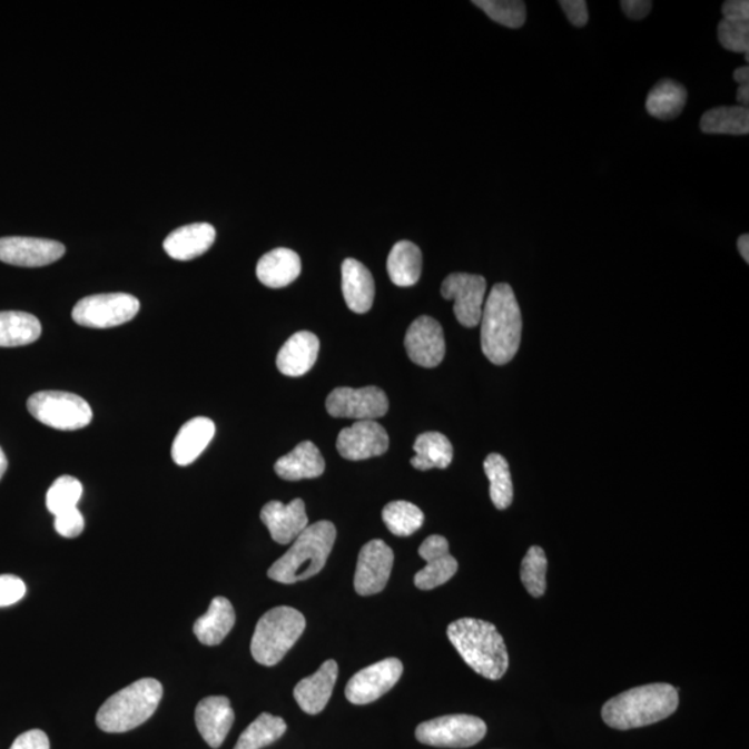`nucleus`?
Segmentation results:
<instances>
[{
	"label": "nucleus",
	"instance_id": "4be33fe9",
	"mask_svg": "<svg viewBox=\"0 0 749 749\" xmlns=\"http://www.w3.org/2000/svg\"><path fill=\"white\" fill-rule=\"evenodd\" d=\"M216 435V424L206 416L190 420L179 430L173 443L171 457L179 466L195 463Z\"/></svg>",
	"mask_w": 749,
	"mask_h": 749
},
{
	"label": "nucleus",
	"instance_id": "aec40b11",
	"mask_svg": "<svg viewBox=\"0 0 749 749\" xmlns=\"http://www.w3.org/2000/svg\"><path fill=\"white\" fill-rule=\"evenodd\" d=\"M337 674H339V667L334 659H328L321 664L317 672L298 681L293 691L298 707L308 714L323 712L334 692Z\"/></svg>",
	"mask_w": 749,
	"mask_h": 749
},
{
	"label": "nucleus",
	"instance_id": "412c9836",
	"mask_svg": "<svg viewBox=\"0 0 749 749\" xmlns=\"http://www.w3.org/2000/svg\"><path fill=\"white\" fill-rule=\"evenodd\" d=\"M214 240H216V229L211 224H189L167 236L165 250L174 260L189 262L205 255Z\"/></svg>",
	"mask_w": 749,
	"mask_h": 749
},
{
	"label": "nucleus",
	"instance_id": "f8f14e48",
	"mask_svg": "<svg viewBox=\"0 0 749 749\" xmlns=\"http://www.w3.org/2000/svg\"><path fill=\"white\" fill-rule=\"evenodd\" d=\"M403 670V663L397 658H386L369 664L348 680L345 691L347 700L354 706H367L380 700L397 684Z\"/></svg>",
	"mask_w": 749,
	"mask_h": 749
},
{
	"label": "nucleus",
	"instance_id": "2f4dec72",
	"mask_svg": "<svg viewBox=\"0 0 749 749\" xmlns=\"http://www.w3.org/2000/svg\"><path fill=\"white\" fill-rule=\"evenodd\" d=\"M700 127L703 134L747 135L749 132L748 107H717L702 116Z\"/></svg>",
	"mask_w": 749,
	"mask_h": 749
},
{
	"label": "nucleus",
	"instance_id": "f704fd0d",
	"mask_svg": "<svg viewBox=\"0 0 749 749\" xmlns=\"http://www.w3.org/2000/svg\"><path fill=\"white\" fill-rule=\"evenodd\" d=\"M383 522L394 536L407 538L424 525L425 515L408 501H393L382 511Z\"/></svg>",
	"mask_w": 749,
	"mask_h": 749
},
{
	"label": "nucleus",
	"instance_id": "cd10ccee",
	"mask_svg": "<svg viewBox=\"0 0 749 749\" xmlns=\"http://www.w3.org/2000/svg\"><path fill=\"white\" fill-rule=\"evenodd\" d=\"M411 465L418 471L446 470L453 463L454 450L449 438L438 432L422 433L414 443Z\"/></svg>",
	"mask_w": 749,
	"mask_h": 749
},
{
	"label": "nucleus",
	"instance_id": "8fccbe9b",
	"mask_svg": "<svg viewBox=\"0 0 749 749\" xmlns=\"http://www.w3.org/2000/svg\"><path fill=\"white\" fill-rule=\"evenodd\" d=\"M6 471H8V459H6L2 447H0V481H2Z\"/></svg>",
	"mask_w": 749,
	"mask_h": 749
},
{
	"label": "nucleus",
	"instance_id": "4c0bfd02",
	"mask_svg": "<svg viewBox=\"0 0 749 749\" xmlns=\"http://www.w3.org/2000/svg\"><path fill=\"white\" fill-rule=\"evenodd\" d=\"M473 4L501 26L520 28L525 24L526 4L520 0H475Z\"/></svg>",
	"mask_w": 749,
	"mask_h": 749
},
{
	"label": "nucleus",
	"instance_id": "7ed1b4c3",
	"mask_svg": "<svg viewBox=\"0 0 749 749\" xmlns=\"http://www.w3.org/2000/svg\"><path fill=\"white\" fill-rule=\"evenodd\" d=\"M679 707L678 690L664 683L647 684L611 698L602 707V719L612 729L630 730L661 722Z\"/></svg>",
	"mask_w": 749,
	"mask_h": 749
},
{
	"label": "nucleus",
	"instance_id": "37998d69",
	"mask_svg": "<svg viewBox=\"0 0 749 749\" xmlns=\"http://www.w3.org/2000/svg\"><path fill=\"white\" fill-rule=\"evenodd\" d=\"M10 749H50V742L45 731L33 729L17 737Z\"/></svg>",
	"mask_w": 749,
	"mask_h": 749
},
{
	"label": "nucleus",
	"instance_id": "7c9ffc66",
	"mask_svg": "<svg viewBox=\"0 0 749 749\" xmlns=\"http://www.w3.org/2000/svg\"><path fill=\"white\" fill-rule=\"evenodd\" d=\"M687 101V91L681 83L672 80H662L651 89L647 98V111L659 120H673L683 111Z\"/></svg>",
	"mask_w": 749,
	"mask_h": 749
},
{
	"label": "nucleus",
	"instance_id": "dca6fc26",
	"mask_svg": "<svg viewBox=\"0 0 749 749\" xmlns=\"http://www.w3.org/2000/svg\"><path fill=\"white\" fill-rule=\"evenodd\" d=\"M336 449L348 461L380 457L388 449L387 432L376 421H357L339 433Z\"/></svg>",
	"mask_w": 749,
	"mask_h": 749
},
{
	"label": "nucleus",
	"instance_id": "423d86ee",
	"mask_svg": "<svg viewBox=\"0 0 749 749\" xmlns=\"http://www.w3.org/2000/svg\"><path fill=\"white\" fill-rule=\"evenodd\" d=\"M306 630V618L292 607H277L264 613L253 634L250 650L255 661L275 667Z\"/></svg>",
	"mask_w": 749,
	"mask_h": 749
},
{
	"label": "nucleus",
	"instance_id": "09e8293b",
	"mask_svg": "<svg viewBox=\"0 0 749 749\" xmlns=\"http://www.w3.org/2000/svg\"><path fill=\"white\" fill-rule=\"evenodd\" d=\"M737 100H739V104L742 107H748V104H749V86H748V83H745V86H740L739 91H737Z\"/></svg>",
	"mask_w": 749,
	"mask_h": 749
},
{
	"label": "nucleus",
	"instance_id": "ddd939ff",
	"mask_svg": "<svg viewBox=\"0 0 749 749\" xmlns=\"http://www.w3.org/2000/svg\"><path fill=\"white\" fill-rule=\"evenodd\" d=\"M393 550L383 540H371L359 551L354 588L363 597L381 593L391 578Z\"/></svg>",
	"mask_w": 749,
	"mask_h": 749
},
{
	"label": "nucleus",
	"instance_id": "4468645a",
	"mask_svg": "<svg viewBox=\"0 0 749 749\" xmlns=\"http://www.w3.org/2000/svg\"><path fill=\"white\" fill-rule=\"evenodd\" d=\"M66 253L60 242L8 236L0 238V262L16 267H45L58 262Z\"/></svg>",
	"mask_w": 749,
	"mask_h": 749
},
{
	"label": "nucleus",
	"instance_id": "f257e3e1",
	"mask_svg": "<svg viewBox=\"0 0 749 749\" xmlns=\"http://www.w3.org/2000/svg\"><path fill=\"white\" fill-rule=\"evenodd\" d=\"M482 351L490 363L509 364L520 351L522 314L514 289L497 284L483 306L481 319Z\"/></svg>",
	"mask_w": 749,
	"mask_h": 749
},
{
	"label": "nucleus",
	"instance_id": "c03bdc74",
	"mask_svg": "<svg viewBox=\"0 0 749 749\" xmlns=\"http://www.w3.org/2000/svg\"><path fill=\"white\" fill-rule=\"evenodd\" d=\"M621 8L629 19L643 20L650 14L652 2L650 0H623Z\"/></svg>",
	"mask_w": 749,
	"mask_h": 749
},
{
	"label": "nucleus",
	"instance_id": "9b49d317",
	"mask_svg": "<svg viewBox=\"0 0 749 749\" xmlns=\"http://www.w3.org/2000/svg\"><path fill=\"white\" fill-rule=\"evenodd\" d=\"M487 282L482 275L455 273L442 284V296L454 300V314L465 328L481 324Z\"/></svg>",
	"mask_w": 749,
	"mask_h": 749
},
{
	"label": "nucleus",
	"instance_id": "c9c22d12",
	"mask_svg": "<svg viewBox=\"0 0 749 749\" xmlns=\"http://www.w3.org/2000/svg\"><path fill=\"white\" fill-rule=\"evenodd\" d=\"M548 563V556L539 545L529 549L525 559L522 561L521 580L528 593L534 599L544 595L545 589H548V582H545Z\"/></svg>",
	"mask_w": 749,
	"mask_h": 749
},
{
	"label": "nucleus",
	"instance_id": "473e14b6",
	"mask_svg": "<svg viewBox=\"0 0 749 749\" xmlns=\"http://www.w3.org/2000/svg\"><path fill=\"white\" fill-rule=\"evenodd\" d=\"M484 472L490 482V499H492L495 509L506 510L514 500V486L509 463L503 455L493 453L484 460Z\"/></svg>",
	"mask_w": 749,
	"mask_h": 749
},
{
	"label": "nucleus",
	"instance_id": "b1692460",
	"mask_svg": "<svg viewBox=\"0 0 749 749\" xmlns=\"http://www.w3.org/2000/svg\"><path fill=\"white\" fill-rule=\"evenodd\" d=\"M342 290L347 307L353 313L365 314L373 307L375 282L373 274L364 264L346 258L342 266Z\"/></svg>",
	"mask_w": 749,
	"mask_h": 749
},
{
	"label": "nucleus",
	"instance_id": "f03ea898",
	"mask_svg": "<svg viewBox=\"0 0 749 749\" xmlns=\"http://www.w3.org/2000/svg\"><path fill=\"white\" fill-rule=\"evenodd\" d=\"M447 638L461 658L477 674L500 680L510 667L503 635L493 623L463 618L449 624Z\"/></svg>",
	"mask_w": 749,
	"mask_h": 749
},
{
	"label": "nucleus",
	"instance_id": "79ce46f5",
	"mask_svg": "<svg viewBox=\"0 0 749 749\" xmlns=\"http://www.w3.org/2000/svg\"><path fill=\"white\" fill-rule=\"evenodd\" d=\"M560 6L574 27H584L589 21L588 3L584 0H561Z\"/></svg>",
	"mask_w": 749,
	"mask_h": 749
},
{
	"label": "nucleus",
	"instance_id": "9d476101",
	"mask_svg": "<svg viewBox=\"0 0 749 749\" xmlns=\"http://www.w3.org/2000/svg\"><path fill=\"white\" fill-rule=\"evenodd\" d=\"M326 411L334 418L375 421L386 415L388 400L380 387H337L326 398Z\"/></svg>",
	"mask_w": 749,
	"mask_h": 749
},
{
	"label": "nucleus",
	"instance_id": "39448f33",
	"mask_svg": "<svg viewBox=\"0 0 749 749\" xmlns=\"http://www.w3.org/2000/svg\"><path fill=\"white\" fill-rule=\"evenodd\" d=\"M162 698L156 679H140L111 696L96 714V723L106 733H127L154 717Z\"/></svg>",
	"mask_w": 749,
	"mask_h": 749
},
{
	"label": "nucleus",
	"instance_id": "49530a36",
	"mask_svg": "<svg viewBox=\"0 0 749 749\" xmlns=\"http://www.w3.org/2000/svg\"><path fill=\"white\" fill-rule=\"evenodd\" d=\"M737 246H739V252L742 258H745L746 263H749V236L748 234L741 235L739 242H737Z\"/></svg>",
	"mask_w": 749,
	"mask_h": 749
},
{
	"label": "nucleus",
	"instance_id": "bb28decb",
	"mask_svg": "<svg viewBox=\"0 0 749 749\" xmlns=\"http://www.w3.org/2000/svg\"><path fill=\"white\" fill-rule=\"evenodd\" d=\"M235 621V610L230 601L225 597H216L205 615L195 622L194 632L201 644L218 645L233 630Z\"/></svg>",
	"mask_w": 749,
	"mask_h": 749
},
{
	"label": "nucleus",
	"instance_id": "1a4fd4ad",
	"mask_svg": "<svg viewBox=\"0 0 749 749\" xmlns=\"http://www.w3.org/2000/svg\"><path fill=\"white\" fill-rule=\"evenodd\" d=\"M137 297L127 293H104L83 297L72 309V319L87 328L107 329L129 323L139 313Z\"/></svg>",
	"mask_w": 749,
	"mask_h": 749
},
{
	"label": "nucleus",
	"instance_id": "20e7f679",
	"mask_svg": "<svg viewBox=\"0 0 749 749\" xmlns=\"http://www.w3.org/2000/svg\"><path fill=\"white\" fill-rule=\"evenodd\" d=\"M336 528L329 521H319L306 528L292 548L268 569V578L282 584H293L323 571L334 549Z\"/></svg>",
	"mask_w": 749,
	"mask_h": 749
},
{
	"label": "nucleus",
	"instance_id": "c85d7f7f",
	"mask_svg": "<svg viewBox=\"0 0 749 749\" xmlns=\"http://www.w3.org/2000/svg\"><path fill=\"white\" fill-rule=\"evenodd\" d=\"M387 273L394 285L414 286L422 274V252L410 240L397 242L387 258Z\"/></svg>",
	"mask_w": 749,
	"mask_h": 749
},
{
	"label": "nucleus",
	"instance_id": "5701e85b",
	"mask_svg": "<svg viewBox=\"0 0 749 749\" xmlns=\"http://www.w3.org/2000/svg\"><path fill=\"white\" fill-rule=\"evenodd\" d=\"M318 353V337L312 332H297L282 346L277 357V367L280 374L286 376H303L317 363Z\"/></svg>",
	"mask_w": 749,
	"mask_h": 749
},
{
	"label": "nucleus",
	"instance_id": "de8ad7c7",
	"mask_svg": "<svg viewBox=\"0 0 749 749\" xmlns=\"http://www.w3.org/2000/svg\"><path fill=\"white\" fill-rule=\"evenodd\" d=\"M735 81L739 82L740 86H745V83L749 82V69L748 66L740 67V69H737L735 71Z\"/></svg>",
	"mask_w": 749,
	"mask_h": 749
},
{
	"label": "nucleus",
	"instance_id": "a18cd8bd",
	"mask_svg": "<svg viewBox=\"0 0 749 749\" xmlns=\"http://www.w3.org/2000/svg\"><path fill=\"white\" fill-rule=\"evenodd\" d=\"M723 19L747 20L749 21L748 0H729L722 6Z\"/></svg>",
	"mask_w": 749,
	"mask_h": 749
},
{
	"label": "nucleus",
	"instance_id": "58836bf2",
	"mask_svg": "<svg viewBox=\"0 0 749 749\" xmlns=\"http://www.w3.org/2000/svg\"><path fill=\"white\" fill-rule=\"evenodd\" d=\"M720 45L730 52H749V21L723 19L718 26Z\"/></svg>",
	"mask_w": 749,
	"mask_h": 749
},
{
	"label": "nucleus",
	"instance_id": "0eeeda50",
	"mask_svg": "<svg viewBox=\"0 0 749 749\" xmlns=\"http://www.w3.org/2000/svg\"><path fill=\"white\" fill-rule=\"evenodd\" d=\"M30 414L41 424L58 431H78L91 424V405L75 393L45 391L27 402Z\"/></svg>",
	"mask_w": 749,
	"mask_h": 749
},
{
	"label": "nucleus",
	"instance_id": "f3484780",
	"mask_svg": "<svg viewBox=\"0 0 749 749\" xmlns=\"http://www.w3.org/2000/svg\"><path fill=\"white\" fill-rule=\"evenodd\" d=\"M426 566L415 574L414 583L421 590H433L454 576L459 571V562L450 554L446 538L433 534L421 544L418 550Z\"/></svg>",
	"mask_w": 749,
	"mask_h": 749
},
{
	"label": "nucleus",
	"instance_id": "2eb2a0df",
	"mask_svg": "<svg viewBox=\"0 0 749 749\" xmlns=\"http://www.w3.org/2000/svg\"><path fill=\"white\" fill-rule=\"evenodd\" d=\"M404 345L411 362L420 367L435 368L446 356L442 325L427 315H422L410 325Z\"/></svg>",
	"mask_w": 749,
	"mask_h": 749
},
{
	"label": "nucleus",
	"instance_id": "a211bd4d",
	"mask_svg": "<svg viewBox=\"0 0 749 749\" xmlns=\"http://www.w3.org/2000/svg\"><path fill=\"white\" fill-rule=\"evenodd\" d=\"M260 516L274 542L279 544L295 542L308 526L306 504L302 499H295L289 504L269 501L263 506Z\"/></svg>",
	"mask_w": 749,
	"mask_h": 749
},
{
	"label": "nucleus",
	"instance_id": "a19ab883",
	"mask_svg": "<svg viewBox=\"0 0 749 749\" xmlns=\"http://www.w3.org/2000/svg\"><path fill=\"white\" fill-rule=\"evenodd\" d=\"M26 583L13 574H0V608L10 607L24 599Z\"/></svg>",
	"mask_w": 749,
	"mask_h": 749
},
{
	"label": "nucleus",
	"instance_id": "6e6552de",
	"mask_svg": "<svg viewBox=\"0 0 749 749\" xmlns=\"http://www.w3.org/2000/svg\"><path fill=\"white\" fill-rule=\"evenodd\" d=\"M487 733V726L472 714H447L416 728V740L438 748H469L477 745Z\"/></svg>",
	"mask_w": 749,
	"mask_h": 749
},
{
	"label": "nucleus",
	"instance_id": "72a5a7b5",
	"mask_svg": "<svg viewBox=\"0 0 749 749\" xmlns=\"http://www.w3.org/2000/svg\"><path fill=\"white\" fill-rule=\"evenodd\" d=\"M284 719L262 713L239 737L234 749H262L274 745L286 733Z\"/></svg>",
	"mask_w": 749,
	"mask_h": 749
},
{
	"label": "nucleus",
	"instance_id": "e433bc0d",
	"mask_svg": "<svg viewBox=\"0 0 749 749\" xmlns=\"http://www.w3.org/2000/svg\"><path fill=\"white\" fill-rule=\"evenodd\" d=\"M82 493V484L77 477L65 475L56 479L47 494V506L50 514L56 516L61 512L77 509Z\"/></svg>",
	"mask_w": 749,
	"mask_h": 749
},
{
	"label": "nucleus",
	"instance_id": "a878e982",
	"mask_svg": "<svg viewBox=\"0 0 749 749\" xmlns=\"http://www.w3.org/2000/svg\"><path fill=\"white\" fill-rule=\"evenodd\" d=\"M302 273V262L296 252L278 247L260 258L257 278L263 285L279 289L289 286Z\"/></svg>",
	"mask_w": 749,
	"mask_h": 749
},
{
	"label": "nucleus",
	"instance_id": "393cba45",
	"mask_svg": "<svg viewBox=\"0 0 749 749\" xmlns=\"http://www.w3.org/2000/svg\"><path fill=\"white\" fill-rule=\"evenodd\" d=\"M325 460L319 449L312 442H302L289 454L284 455L275 463V472L289 482L315 479L323 475Z\"/></svg>",
	"mask_w": 749,
	"mask_h": 749
},
{
	"label": "nucleus",
	"instance_id": "c756f323",
	"mask_svg": "<svg viewBox=\"0 0 749 749\" xmlns=\"http://www.w3.org/2000/svg\"><path fill=\"white\" fill-rule=\"evenodd\" d=\"M42 325L36 315L22 312H0V347H20L37 342Z\"/></svg>",
	"mask_w": 749,
	"mask_h": 749
},
{
	"label": "nucleus",
	"instance_id": "ea45409f",
	"mask_svg": "<svg viewBox=\"0 0 749 749\" xmlns=\"http://www.w3.org/2000/svg\"><path fill=\"white\" fill-rule=\"evenodd\" d=\"M86 528V520L78 509H72L55 516L56 532L66 539H76L80 536Z\"/></svg>",
	"mask_w": 749,
	"mask_h": 749
},
{
	"label": "nucleus",
	"instance_id": "6ab92c4d",
	"mask_svg": "<svg viewBox=\"0 0 749 749\" xmlns=\"http://www.w3.org/2000/svg\"><path fill=\"white\" fill-rule=\"evenodd\" d=\"M195 722L203 740L214 749L224 745L235 722V713L227 697L203 698L197 703Z\"/></svg>",
	"mask_w": 749,
	"mask_h": 749
}]
</instances>
